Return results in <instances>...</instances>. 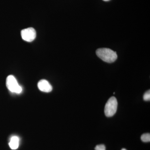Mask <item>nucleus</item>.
<instances>
[{
	"instance_id": "1",
	"label": "nucleus",
	"mask_w": 150,
	"mask_h": 150,
	"mask_svg": "<svg viewBox=\"0 0 150 150\" xmlns=\"http://www.w3.org/2000/svg\"><path fill=\"white\" fill-rule=\"evenodd\" d=\"M97 56L105 62L111 63L116 61L117 55L116 52L108 48L98 49L96 51Z\"/></svg>"
},
{
	"instance_id": "2",
	"label": "nucleus",
	"mask_w": 150,
	"mask_h": 150,
	"mask_svg": "<svg viewBox=\"0 0 150 150\" xmlns=\"http://www.w3.org/2000/svg\"><path fill=\"white\" fill-rule=\"evenodd\" d=\"M118 102L115 97H111L105 106V114L107 117H112L117 111Z\"/></svg>"
},
{
	"instance_id": "3",
	"label": "nucleus",
	"mask_w": 150,
	"mask_h": 150,
	"mask_svg": "<svg viewBox=\"0 0 150 150\" xmlns=\"http://www.w3.org/2000/svg\"><path fill=\"white\" fill-rule=\"evenodd\" d=\"M6 85L9 90L12 92L20 93L22 90L21 87L19 85L16 79L12 75H10L7 77Z\"/></svg>"
},
{
	"instance_id": "4",
	"label": "nucleus",
	"mask_w": 150,
	"mask_h": 150,
	"mask_svg": "<svg viewBox=\"0 0 150 150\" xmlns=\"http://www.w3.org/2000/svg\"><path fill=\"white\" fill-rule=\"evenodd\" d=\"M21 35L22 38L25 41L32 42L36 37V31L33 28H28L22 30Z\"/></svg>"
},
{
	"instance_id": "5",
	"label": "nucleus",
	"mask_w": 150,
	"mask_h": 150,
	"mask_svg": "<svg viewBox=\"0 0 150 150\" xmlns=\"http://www.w3.org/2000/svg\"><path fill=\"white\" fill-rule=\"evenodd\" d=\"M38 87L41 91L46 93L50 92L53 89L52 86L48 81L44 79L41 80L38 82Z\"/></svg>"
},
{
	"instance_id": "6",
	"label": "nucleus",
	"mask_w": 150,
	"mask_h": 150,
	"mask_svg": "<svg viewBox=\"0 0 150 150\" xmlns=\"http://www.w3.org/2000/svg\"><path fill=\"white\" fill-rule=\"evenodd\" d=\"M10 147L13 150H16L18 147L19 139L16 136H13L11 138L10 142L9 143Z\"/></svg>"
},
{
	"instance_id": "7",
	"label": "nucleus",
	"mask_w": 150,
	"mask_h": 150,
	"mask_svg": "<svg viewBox=\"0 0 150 150\" xmlns=\"http://www.w3.org/2000/svg\"><path fill=\"white\" fill-rule=\"evenodd\" d=\"M141 139L143 142H149L150 141V134L149 133L143 134L141 137Z\"/></svg>"
},
{
	"instance_id": "8",
	"label": "nucleus",
	"mask_w": 150,
	"mask_h": 150,
	"mask_svg": "<svg viewBox=\"0 0 150 150\" xmlns=\"http://www.w3.org/2000/svg\"><path fill=\"white\" fill-rule=\"evenodd\" d=\"M144 99L145 101H149L150 100V91H148L144 95Z\"/></svg>"
},
{
	"instance_id": "9",
	"label": "nucleus",
	"mask_w": 150,
	"mask_h": 150,
	"mask_svg": "<svg viewBox=\"0 0 150 150\" xmlns=\"http://www.w3.org/2000/svg\"><path fill=\"white\" fill-rule=\"evenodd\" d=\"M95 150H105V147L104 145H97L95 147Z\"/></svg>"
},
{
	"instance_id": "10",
	"label": "nucleus",
	"mask_w": 150,
	"mask_h": 150,
	"mask_svg": "<svg viewBox=\"0 0 150 150\" xmlns=\"http://www.w3.org/2000/svg\"><path fill=\"white\" fill-rule=\"evenodd\" d=\"M103 1H109V0H103Z\"/></svg>"
},
{
	"instance_id": "11",
	"label": "nucleus",
	"mask_w": 150,
	"mask_h": 150,
	"mask_svg": "<svg viewBox=\"0 0 150 150\" xmlns=\"http://www.w3.org/2000/svg\"><path fill=\"white\" fill-rule=\"evenodd\" d=\"M121 150H126V149H121Z\"/></svg>"
}]
</instances>
